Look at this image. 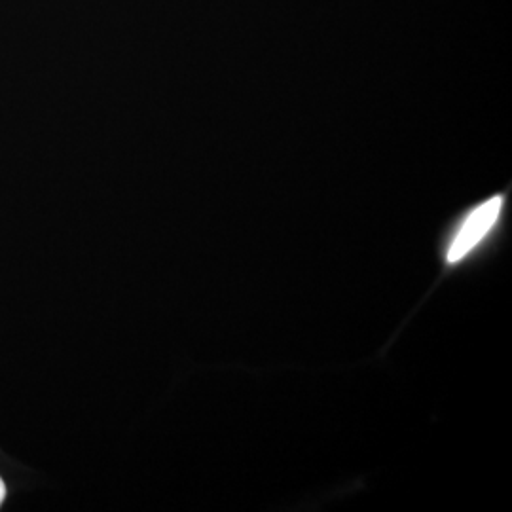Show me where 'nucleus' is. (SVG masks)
Instances as JSON below:
<instances>
[{
  "instance_id": "1",
  "label": "nucleus",
  "mask_w": 512,
  "mask_h": 512,
  "mask_svg": "<svg viewBox=\"0 0 512 512\" xmlns=\"http://www.w3.org/2000/svg\"><path fill=\"white\" fill-rule=\"evenodd\" d=\"M501 207H503V198L497 196V198L480 203L465 217L456 236L448 245V253H446L448 264H458L471 251H475L478 243L486 238L490 234V230L494 228L495 222L501 215Z\"/></svg>"
},
{
  "instance_id": "2",
  "label": "nucleus",
  "mask_w": 512,
  "mask_h": 512,
  "mask_svg": "<svg viewBox=\"0 0 512 512\" xmlns=\"http://www.w3.org/2000/svg\"><path fill=\"white\" fill-rule=\"evenodd\" d=\"M4 497H6V486H4V482L0 478V505L4 503Z\"/></svg>"
}]
</instances>
